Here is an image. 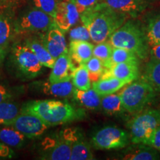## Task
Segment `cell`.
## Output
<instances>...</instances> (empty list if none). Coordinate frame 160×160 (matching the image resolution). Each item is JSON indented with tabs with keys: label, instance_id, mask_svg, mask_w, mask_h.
<instances>
[{
	"label": "cell",
	"instance_id": "7402d4cb",
	"mask_svg": "<svg viewBox=\"0 0 160 160\" xmlns=\"http://www.w3.org/2000/svg\"><path fill=\"white\" fill-rule=\"evenodd\" d=\"M142 79L160 93V60L151 58L145 66Z\"/></svg>",
	"mask_w": 160,
	"mask_h": 160
},
{
	"label": "cell",
	"instance_id": "e575fe53",
	"mask_svg": "<svg viewBox=\"0 0 160 160\" xmlns=\"http://www.w3.org/2000/svg\"><path fill=\"white\" fill-rule=\"evenodd\" d=\"M76 7L79 11V14L85 11L86 10L94 7L98 3L101 2L102 0H73Z\"/></svg>",
	"mask_w": 160,
	"mask_h": 160
},
{
	"label": "cell",
	"instance_id": "8992f818",
	"mask_svg": "<svg viewBox=\"0 0 160 160\" xmlns=\"http://www.w3.org/2000/svg\"><path fill=\"white\" fill-rule=\"evenodd\" d=\"M129 135L115 126H107L96 132L92 137L93 147L99 150L121 149L129 144Z\"/></svg>",
	"mask_w": 160,
	"mask_h": 160
},
{
	"label": "cell",
	"instance_id": "8fae6325",
	"mask_svg": "<svg viewBox=\"0 0 160 160\" xmlns=\"http://www.w3.org/2000/svg\"><path fill=\"white\" fill-rule=\"evenodd\" d=\"M79 13L73 0H62L58 2L54 20L57 27L66 32L77 22Z\"/></svg>",
	"mask_w": 160,
	"mask_h": 160
},
{
	"label": "cell",
	"instance_id": "277c9868",
	"mask_svg": "<svg viewBox=\"0 0 160 160\" xmlns=\"http://www.w3.org/2000/svg\"><path fill=\"white\" fill-rule=\"evenodd\" d=\"M119 94L125 111L131 114H137L154 101L157 91L142 79L123 87Z\"/></svg>",
	"mask_w": 160,
	"mask_h": 160
},
{
	"label": "cell",
	"instance_id": "4316f807",
	"mask_svg": "<svg viewBox=\"0 0 160 160\" xmlns=\"http://www.w3.org/2000/svg\"><path fill=\"white\" fill-rule=\"evenodd\" d=\"M72 82L75 88L86 91L91 88V80L90 79L88 71L85 64L79 65L73 71L71 78Z\"/></svg>",
	"mask_w": 160,
	"mask_h": 160
},
{
	"label": "cell",
	"instance_id": "74e56055",
	"mask_svg": "<svg viewBox=\"0 0 160 160\" xmlns=\"http://www.w3.org/2000/svg\"><path fill=\"white\" fill-rule=\"evenodd\" d=\"M12 94L5 86L0 85V103L8 102L11 99Z\"/></svg>",
	"mask_w": 160,
	"mask_h": 160
},
{
	"label": "cell",
	"instance_id": "d4e9b609",
	"mask_svg": "<svg viewBox=\"0 0 160 160\" xmlns=\"http://www.w3.org/2000/svg\"><path fill=\"white\" fill-rule=\"evenodd\" d=\"M123 159L128 160H153L159 159V155L148 145H138L127 151Z\"/></svg>",
	"mask_w": 160,
	"mask_h": 160
},
{
	"label": "cell",
	"instance_id": "9a60e30c",
	"mask_svg": "<svg viewBox=\"0 0 160 160\" xmlns=\"http://www.w3.org/2000/svg\"><path fill=\"white\" fill-rule=\"evenodd\" d=\"M42 44L55 59L68 52L63 32L58 28L49 30Z\"/></svg>",
	"mask_w": 160,
	"mask_h": 160
},
{
	"label": "cell",
	"instance_id": "5bb4252c",
	"mask_svg": "<svg viewBox=\"0 0 160 160\" xmlns=\"http://www.w3.org/2000/svg\"><path fill=\"white\" fill-rule=\"evenodd\" d=\"M139 62L117 63L105 69L102 77H115L132 82L139 77Z\"/></svg>",
	"mask_w": 160,
	"mask_h": 160
},
{
	"label": "cell",
	"instance_id": "4dcf8cb0",
	"mask_svg": "<svg viewBox=\"0 0 160 160\" xmlns=\"http://www.w3.org/2000/svg\"><path fill=\"white\" fill-rule=\"evenodd\" d=\"M113 46L109 42V41L102 42L97 43V45L93 47V57H97L102 62L103 65H105L111 58Z\"/></svg>",
	"mask_w": 160,
	"mask_h": 160
},
{
	"label": "cell",
	"instance_id": "d6986e66",
	"mask_svg": "<svg viewBox=\"0 0 160 160\" xmlns=\"http://www.w3.org/2000/svg\"><path fill=\"white\" fill-rule=\"evenodd\" d=\"M73 96L76 101L85 108L97 110L101 108V97L92 88L86 91L74 88Z\"/></svg>",
	"mask_w": 160,
	"mask_h": 160
},
{
	"label": "cell",
	"instance_id": "603a6c76",
	"mask_svg": "<svg viewBox=\"0 0 160 160\" xmlns=\"http://www.w3.org/2000/svg\"><path fill=\"white\" fill-rule=\"evenodd\" d=\"M25 45L34 53L42 65L48 68H53L56 59L50 53L42 43L36 40H32V41H27Z\"/></svg>",
	"mask_w": 160,
	"mask_h": 160
},
{
	"label": "cell",
	"instance_id": "44dd1931",
	"mask_svg": "<svg viewBox=\"0 0 160 160\" xmlns=\"http://www.w3.org/2000/svg\"><path fill=\"white\" fill-rule=\"evenodd\" d=\"M25 138L22 133L10 125H4L0 128V142L10 148L21 147Z\"/></svg>",
	"mask_w": 160,
	"mask_h": 160
},
{
	"label": "cell",
	"instance_id": "52a82bcc",
	"mask_svg": "<svg viewBox=\"0 0 160 160\" xmlns=\"http://www.w3.org/2000/svg\"><path fill=\"white\" fill-rule=\"evenodd\" d=\"M42 159L50 160L71 159V146L65 131L59 137L46 138L42 143Z\"/></svg>",
	"mask_w": 160,
	"mask_h": 160
},
{
	"label": "cell",
	"instance_id": "f546056e",
	"mask_svg": "<svg viewBox=\"0 0 160 160\" xmlns=\"http://www.w3.org/2000/svg\"><path fill=\"white\" fill-rule=\"evenodd\" d=\"M85 66L88 71L91 82L99 80L105 71V67H104L102 62L94 57H92L85 63Z\"/></svg>",
	"mask_w": 160,
	"mask_h": 160
},
{
	"label": "cell",
	"instance_id": "836d02e7",
	"mask_svg": "<svg viewBox=\"0 0 160 160\" xmlns=\"http://www.w3.org/2000/svg\"><path fill=\"white\" fill-rule=\"evenodd\" d=\"M11 36V25L7 19H0V46L5 48Z\"/></svg>",
	"mask_w": 160,
	"mask_h": 160
},
{
	"label": "cell",
	"instance_id": "83f0119b",
	"mask_svg": "<svg viewBox=\"0 0 160 160\" xmlns=\"http://www.w3.org/2000/svg\"><path fill=\"white\" fill-rule=\"evenodd\" d=\"M128 62H139V58L133 51L122 48L113 47L111 58L104 67L105 69L115 64Z\"/></svg>",
	"mask_w": 160,
	"mask_h": 160
},
{
	"label": "cell",
	"instance_id": "ffe728a7",
	"mask_svg": "<svg viewBox=\"0 0 160 160\" xmlns=\"http://www.w3.org/2000/svg\"><path fill=\"white\" fill-rule=\"evenodd\" d=\"M74 86L72 82V80L59 82L54 83H45L44 85L43 91L46 94L53 96L56 97H69L73 95Z\"/></svg>",
	"mask_w": 160,
	"mask_h": 160
},
{
	"label": "cell",
	"instance_id": "f1b7e54d",
	"mask_svg": "<svg viewBox=\"0 0 160 160\" xmlns=\"http://www.w3.org/2000/svg\"><path fill=\"white\" fill-rule=\"evenodd\" d=\"M19 113L16 104L9 101L0 103V125H8Z\"/></svg>",
	"mask_w": 160,
	"mask_h": 160
},
{
	"label": "cell",
	"instance_id": "ab89813d",
	"mask_svg": "<svg viewBox=\"0 0 160 160\" xmlns=\"http://www.w3.org/2000/svg\"><path fill=\"white\" fill-rule=\"evenodd\" d=\"M4 56H5V52H4V48L0 46V62L2 61Z\"/></svg>",
	"mask_w": 160,
	"mask_h": 160
},
{
	"label": "cell",
	"instance_id": "30bf717a",
	"mask_svg": "<svg viewBox=\"0 0 160 160\" xmlns=\"http://www.w3.org/2000/svg\"><path fill=\"white\" fill-rule=\"evenodd\" d=\"M53 28H57L54 18L39 9L28 12L19 22V28L23 31H46Z\"/></svg>",
	"mask_w": 160,
	"mask_h": 160
},
{
	"label": "cell",
	"instance_id": "f35d334b",
	"mask_svg": "<svg viewBox=\"0 0 160 160\" xmlns=\"http://www.w3.org/2000/svg\"><path fill=\"white\" fill-rule=\"evenodd\" d=\"M150 53L153 59L160 60V44L151 48Z\"/></svg>",
	"mask_w": 160,
	"mask_h": 160
},
{
	"label": "cell",
	"instance_id": "d6a6232c",
	"mask_svg": "<svg viewBox=\"0 0 160 160\" xmlns=\"http://www.w3.org/2000/svg\"><path fill=\"white\" fill-rule=\"evenodd\" d=\"M69 38L71 41L73 40H82V41H88L91 39L90 33L85 25L79 26L71 29L69 32Z\"/></svg>",
	"mask_w": 160,
	"mask_h": 160
},
{
	"label": "cell",
	"instance_id": "ba28073f",
	"mask_svg": "<svg viewBox=\"0 0 160 160\" xmlns=\"http://www.w3.org/2000/svg\"><path fill=\"white\" fill-rule=\"evenodd\" d=\"M8 125L14 128L27 138L39 137L50 128L37 116L22 112Z\"/></svg>",
	"mask_w": 160,
	"mask_h": 160
},
{
	"label": "cell",
	"instance_id": "7c38bea8",
	"mask_svg": "<svg viewBox=\"0 0 160 160\" xmlns=\"http://www.w3.org/2000/svg\"><path fill=\"white\" fill-rule=\"evenodd\" d=\"M65 132L71 146V160H91L94 159L89 144L79 130L68 128L65 130Z\"/></svg>",
	"mask_w": 160,
	"mask_h": 160
},
{
	"label": "cell",
	"instance_id": "484cf974",
	"mask_svg": "<svg viewBox=\"0 0 160 160\" xmlns=\"http://www.w3.org/2000/svg\"><path fill=\"white\" fill-rule=\"evenodd\" d=\"M144 32L150 48L160 44V14L149 19Z\"/></svg>",
	"mask_w": 160,
	"mask_h": 160
},
{
	"label": "cell",
	"instance_id": "cb8c5ba5",
	"mask_svg": "<svg viewBox=\"0 0 160 160\" xmlns=\"http://www.w3.org/2000/svg\"><path fill=\"white\" fill-rule=\"evenodd\" d=\"M101 108L108 115H119L125 111L119 94L115 93L102 97Z\"/></svg>",
	"mask_w": 160,
	"mask_h": 160
},
{
	"label": "cell",
	"instance_id": "1f68e13d",
	"mask_svg": "<svg viewBox=\"0 0 160 160\" xmlns=\"http://www.w3.org/2000/svg\"><path fill=\"white\" fill-rule=\"evenodd\" d=\"M33 2L37 9L54 18L58 5L57 0H33Z\"/></svg>",
	"mask_w": 160,
	"mask_h": 160
},
{
	"label": "cell",
	"instance_id": "5b68a950",
	"mask_svg": "<svg viewBox=\"0 0 160 160\" xmlns=\"http://www.w3.org/2000/svg\"><path fill=\"white\" fill-rule=\"evenodd\" d=\"M159 126V110L148 109L140 111L128 125L131 142L135 145L149 146L152 137Z\"/></svg>",
	"mask_w": 160,
	"mask_h": 160
},
{
	"label": "cell",
	"instance_id": "4fadbf2b",
	"mask_svg": "<svg viewBox=\"0 0 160 160\" xmlns=\"http://www.w3.org/2000/svg\"><path fill=\"white\" fill-rule=\"evenodd\" d=\"M76 66L69 53H65L55 60L48 78V82L54 83L71 79Z\"/></svg>",
	"mask_w": 160,
	"mask_h": 160
},
{
	"label": "cell",
	"instance_id": "2e32d148",
	"mask_svg": "<svg viewBox=\"0 0 160 160\" xmlns=\"http://www.w3.org/2000/svg\"><path fill=\"white\" fill-rule=\"evenodd\" d=\"M102 2L115 11L132 17H137L147 5L146 0H102Z\"/></svg>",
	"mask_w": 160,
	"mask_h": 160
},
{
	"label": "cell",
	"instance_id": "9c48e42d",
	"mask_svg": "<svg viewBox=\"0 0 160 160\" xmlns=\"http://www.w3.org/2000/svg\"><path fill=\"white\" fill-rule=\"evenodd\" d=\"M16 63L23 74L35 77L41 73L43 65L37 56L27 45H16L13 48Z\"/></svg>",
	"mask_w": 160,
	"mask_h": 160
},
{
	"label": "cell",
	"instance_id": "8d00e7d4",
	"mask_svg": "<svg viewBox=\"0 0 160 160\" xmlns=\"http://www.w3.org/2000/svg\"><path fill=\"white\" fill-rule=\"evenodd\" d=\"M149 146L154 148L157 151H160V126L155 131L154 134L152 137Z\"/></svg>",
	"mask_w": 160,
	"mask_h": 160
},
{
	"label": "cell",
	"instance_id": "ac0fdd59",
	"mask_svg": "<svg viewBox=\"0 0 160 160\" xmlns=\"http://www.w3.org/2000/svg\"><path fill=\"white\" fill-rule=\"evenodd\" d=\"M128 84V82L115 77H102L93 82L91 88L102 97L114 93Z\"/></svg>",
	"mask_w": 160,
	"mask_h": 160
},
{
	"label": "cell",
	"instance_id": "3957f363",
	"mask_svg": "<svg viewBox=\"0 0 160 160\" xmlns=\"http://www.w3.org/2000/svg\"><path fill=\"white\" fill-rule=\"evenodd\" d=\"M108 41L113 47L133 51L140 59L146 60L148 57L150 46L145 32L134 22L124 23L111 34Z\"/></svg>",
	"mask_w": 160,
	"mask_h": 160
},
{
	"label": "cell",
	"instance_id": "d590c367",
	"mask_svg": "<svg viewBox=\"0 0 160 160\" xmlns=\"http://www.w3.org/2000/svg\"><path fill=\"white\" fill-rule=\"evenodd\" d=\"M13 156V151L11 148L0 142V159L12 158Z\"/></svg>",
	"mask_w": 160,
	"mask_h": 160
},
{
	"label": "cell",
	"instance_id": "7a4b0ae2",
	"mask_svg": "<svg viewBox=\"0 0 160 160\" xmlns=\"http://www.w3.org/2000/svg\"><path fill=\"white\" fill-rule=\"evenodd\" d=\"M20 112L28 113L40 118L49 127L62 125L80 119L85 116L83 111L58 100H33L24 104Z\"/></svg>",
	"mask_w": 160,
	"mask_h": 160
},
{
	"label": "cell",
	"instance_id": "6da1fadb",
	"mask_svg": "<svg viewBox=\"0 0 160 160\" xmlns=\"http://www.w3.org/2000/svg\"><path fill=\"white\" fill-rule=\"evenodd\" d=\"M83 25L88 30L93 42L107 41L113 33L125 23L128 15L111 8L103 2L80 14Z\"/></svg>",
	"mask_w": 160,
	"mask_h": 160
},
{
	"label": "cell",
	"instance_id": "e0dca14e",
	"mask_svg": "<svg viewBox=\"0 0 160 160\" xmlns=\"http://www.w3.org/2000/svg\"><path fill=\"white\" fill-rule=\"evenodd\" d=\"M93 44L88 41L73 40L71 41L68 53L73 62L78 65L85 64L93 57Z\"/></svg>",
	"mask_w": 160,
	"mask_h": 160
}]
</instances>
